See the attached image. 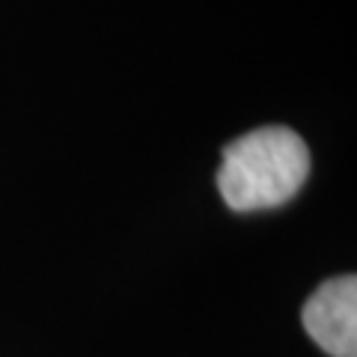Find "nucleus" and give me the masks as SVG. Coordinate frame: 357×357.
I'll use <instances>...</instances> for the list:
<instances>
[{"instance_id":"obj_1","label":"nucleus","mask_w":357,"mask_h":357,"mask_svg":"<svg viewBox=\"0 0 357 357\" xmlns=\"http://www.w3.org/2000/svg\"><path fill=\"white\" fill-rule=\"evenodd\" d=\"M310 176V149L298 131L265 126L223 146L218 191L232 211L280 208L295 199Z\"/></svg>"},{"instance_id":"obj_2","label":"nucleus","mask_w":357,"mask_h":357,"mask_svg":"<svg viewBox=\"0 0 357 357\" xmlns=\"http://www.w3.org/2000/svg\"><path fill=\"white\" fill-rule=\"evenodd\" d=\"M307 337L331 357H357V277H331L301 310Z\"/></svg>"}]
</instances>
